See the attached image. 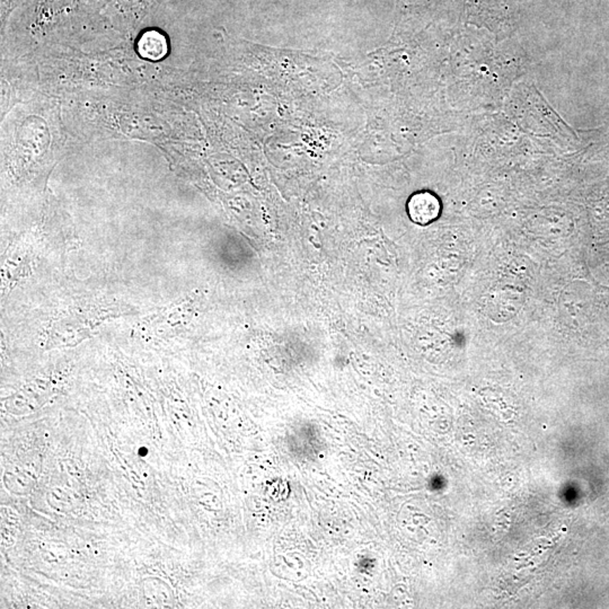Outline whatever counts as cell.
Listing matches in <instances>:
<instances>
[{"instance_id": "6da1fadb", "label": "cell", "mask_w": 609, "mask_h": 609, "mask_svg": "<svg viewBox=\"0 0 609 609\" xmlns=\"http://www.w3.org/2000/svg\"><path fill=\"white\" fill-rule=\"evenodd\" d=\"M408 210L410 218L415 224L428 225L439 217L440 204L431 193H417L410 199Z\"/></svg>"}, {"instance_id": "7a4b0ae2", "label": "cell", "mask_w": 609, "mask_h": 609, "mask_svg": "<svg viewBox=\"0 0 609 609\" xmlns=\"http://www.w3.org/2000/svg\"><path fill=\"white\" fill-rule=\"evenodd\" d=\"M139 455H142V456L147 455V449H146V448H142V449H139Z\"/></svg>"}]
</instances>
